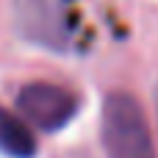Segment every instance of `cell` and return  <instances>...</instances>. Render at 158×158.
Segmentation results:
<instances>
[{
	"label": "cell",
	"mask_w": 158,
	"mask_h": 158,
	"mask_svg": "<svg viewBox=\"0 0 158 158\" xmlns=\"http://www.w3.org/2000/svg\"><path fill=\"white\" fill-rule=\"evenodd\" d=\"M17 111L39 131L56 133L75 119L78 94L50 81H33L17 92Z\"/></svg>",
	"instance_id": "cell-2"
},
{
	"label": "cell",
	"mask_w": 158,
	"mask_h": 158,
	"mask_svg": "<svg viewBox=\"0 0 158 158\" xmlns=\"http://www.w3.org/2000/svg\"><path fill=\"white\" fill-rule=\"evenodd\" d=\"M153 97H156V117H158V86H156V94Z\"/></svg>",
	"instance_id": "cell-5"
},
{
	"label": "cell",
	"mask_w": 158,
	"mask_h": 158,
	"mask_svg": "<svg viewBox=\"0 0 158 158\" xmlns=\"http://www.w3.org/2000/svg\"><path fill=\"white\" fill-rule=\"evenodd\" d=\"M100 142L106 158H158L142 103L128 92H111L103 100Z\"/></svg>",
	"instance_id": "cell-1"
},
{
	"label": "cell",
	"mask_w": 158,
	"mask_h": 158,
	"mask_svg": "<svg viewBox=\"0 0 158 158\" xmlns=\"http://www.w3.org/2000/svg\"><path fill=\"white\" fill-rule=\"evenodd\" d=\"M36 150L39 147L28 125L0 106V153L8 158H33Z\"/></svg>",
	"instance_id": "cell-4"
},
{
	"label": "cell",
	"mask_w": 158,
	"mask_h": 158,
	"mask_svg": "<svg viewBox=\"0 0 158 158\" xmlns=\"http://www.w3.org/2000/svg\"><path fill=\"white\" fill-rule=\"evenodd\" d=\"M14 14L22 36L31 42L67 50L72 39V19L67 11V0H14Z\"/></svg>",
	"instance_id": "cell-3"
}]
</instances>
